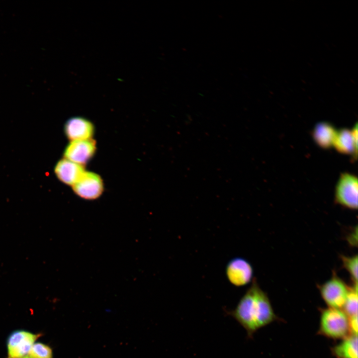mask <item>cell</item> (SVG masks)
I'll use <instances>...</instances> for the list:
<instances>
[{"mask_svg": "<svg viewBox=\"0 0 358 358\" xmlns=\"http://www.w3.org/2000/svg\"><path fill=\"white\" fill-rule=\"evenodd\" d=\"M228 314L245 329L250 338L276 319L268 295L255 279L236 308Z\"/></svg>", "mask_w": 358, "mask_h": 358, "instance_id": "6da1fadb", "label": "cell"}, {"mask_svg": "<svg viewBox=\"0 0 358 358\" xmlns=\"http://www.w3.org/2000/svg\"><path fill=\"white\" fill-rule=\"evenodd\" d=\"M319 333L328 338L343 339L352 335L349 317L342 309L328 307L322 310Z\"/></svg>", "mask_w": 358, "mask_h": 358, "instance_id": "7a4b0ae2", "label": "cell"}, {"mask_svg": "<svg viewBox=\"0 0 358 358\" xmlns=\"http://www.w3.org/2000/svg\"><path fill=\"white\" fill-rule=\"evenodd\" d=\"M358 182L357 177L345 173L339 177L335 189V201L346 208H358Z\"/></svg>", "mask_w": 358, "mask_h": 358, "instance_id": "3957f363", "label": "cell"}, {"mask_svg": "<svg viewBox=\"0 0 358 358\" xmlns=\"http://www.w3.org/2000/svg\"><path fill=\"white\" fill-rule=\"evenodd\" d=\"M320 294L328 307L342 309L350 287L336 274L319 287Z\"/></svg>", "mask_w": 358, "mask_h": 358, "instance_id": "277c9868", "label": "cell"}, {"mask_svg": "<svg viewBox=\"0 0 358 358\" xmlns=\"http://www.w3.org/2000/svg\"><path fill=\"white\" fill-rule=\"evenodd\" d=\"M40 336L24 330L13 332L7 339V358H21L27 355Z\"/></svg>", "mask_w": 358, "mask_h": 358, "instance_id": "5b68a950", "label": "cell"}, {"mask_svg": "<svg viewBox=\"0 0 358 358\" xmlns=\"http://www.w3.org/2000/svg\"><path fill=\"white\" fill-rule=\"evenodd\" d=\"M73 189L77 195L82 198L95 199L98 198L103 192V182L98 175L85 171L73 185Z\"/></svg>", "mask_w": 358, "mask_h": 358, "instance_id": "8992f818", "label": "cell"}, {"mask_svg": "<svg viewBox=\"0 0 358 358\" xmlns=\"http://www.w3.org/2000/svg\"><path fill=\"white\" fill-rule=\"evenodd\" d=\"M227 278L236 286H242L251 282L253 270L251 264L246 260L236 258L227 264L226 270Z\"/></svg>", "mask_w": 358, "mask_h": 358, "instance_id": "52a82bcc", "label": "cell"}, {"mask_svg": "<svg viewBox=\"0 0 358 358\" xmlns=\"http://www.w3.org/2000/svg\"><path fill=\"white\" fill-rule=\"evenodd\" d=\"M95 151V143L91 139L72 141L64 152L65 159L82 165L86 163Z\"/></svg>", "mask_w": 358, "mask_h": 358, "instance_id": "ba28073f", "label": "cell"}, {"mask_svg": "<svg viewBox=\"0 0 358 358\" xmlns=\"http://www.w3.org/2000/svg\"><path fill=\"white\" fill-rule=\"evenodd\" d=\"M333 146L339 152L352 155L355 158L358 153V125L351 129L343 128L337 131Z\"/></svg>", "mask_w": 358, "mask_h": 358, "instance_id": "9c48e42d", "label": "cell"}, {"mask_svg": "<svg viewBox=\"0 0 358 358\" xmlns=\"http://www.w3.org/2000/svg\"><path fill=\"white\" fill-rule=\"evenodd\" d=\"M64 130L68 138L72 141L84 140L91 139L94 127L88 120L75 117L67 121Z\"/></svg>", "mask_w": 358, "mask_h": 358, "instance_id": "30bf717a", "label": "cell"}, {"mask_svg": "<svg viewBox=\"0 0 358 358\" xmlns=\"http://www.w3.org/2000/svg\"><path fill=\"white\" fill-rule=\"evenodd\" d=\"M85 172L84 167L68 159L60 160L55 168L58 178L63 182L73 185Z\"/></svg>", "mask_w": 358, "mask_h": 358, "instance_id": "8fae6325", "label": "cell"}, {"mask_svg": "<svg viewBox=\"0 0 358 358\" xmlns=\"http://www.w3.org/2000/svg\"><path fill=\"white\" fill-rule=\"evenodd\" d=\"M337 130L330 123L321 122L316 124L312 136L314 142L320 147L327 149L333 146Z\"/></svg>", "mask_w": 358, "mask_h": 358, "instance_id": "7c38bea8", "label": "cell"}, {"mask_svg": "<svg viewBox=\"0 0 358 358\" xmlns=\"http://www.w3.org/2000/svg\"><path fill=\"white\" fill-rule=\"evenodd\" d=\"M337 358H358V335H351L332 349Z\"/></svg>", "mask_w": 358, "mask_h": 358, "instance_id": "4fadbf2b", "label": "cell"}, {"mask_svg": "<svg viewBox=\"0 0 358 358\" xmlns=\"http://www.w3.org/2000/svg\"><path fill=\"white\" fill-rule=\"evenodd\" d=\"M358 284H353L342 308L349 317L358 316Z\"/></svg>", "mask_w": 358, "mask_h": 358, "instance_id": "5bb4252c", "label": "cell"}, {"mask_svg": "<svg viewBox=\"0 0 358 358\" xmlns=\"http://www.w3.org/2000/svg\"><path fill=\"white\" fill-rule=\"evenodd\" d=\"M341 260L343 266L350 275L354 284H358V255L342 256Z\"/></svg>", "mask_w": 358, "mask_h": 358, "instance_id": "9a60e30c", "label": "cell"}, {"mask_svg": "<svg viewBox=\"0 0 358 358\" xmlns=\"http://www.w3.org/2000/svg\"><path fill=\"white\" fill-rule=\"evenodd\" d=\"M31 358H52V349L44 344L35 343L27 354Z\"/></svg>", "mask_w": 358, "mask_h": 358, "instance_id": "2e32d148", "label": "cell"}, {"mask_svg": "<svg viewBox=\"0 0 358 358\" xmlns=\"http://www.w3.org/2000/svg\"><path fill=\"white\" fill-rule=\"evenodd\" d=\"M21 358H31L28 355H26Z\"/></svg>", "mask_w": 358, "mask_h": 358, "instance_id": "e0dca14e", "label": "cell"}]
</instances>
